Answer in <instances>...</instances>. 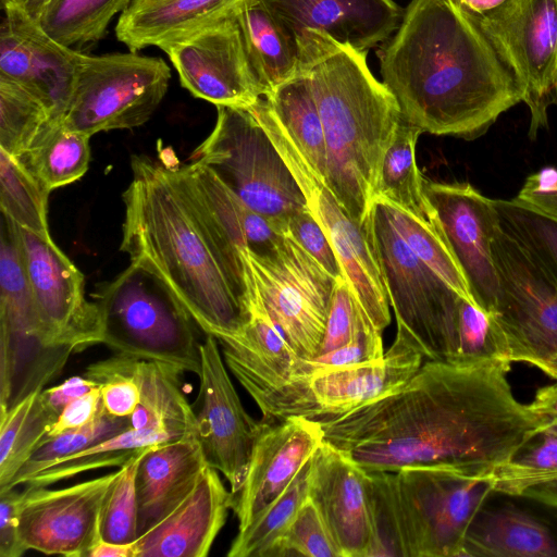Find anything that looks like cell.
<instances>
[{"instance_id":"29","label":"cell","mask_w":557,"mask_h":557,"mask_svg":"<svg viewBox=\"0 0 557 557\" xmlns=\"http://www.w3.org/2000/svg\"><path fill=\"white\" fill-rule=\"evenodd\" d=\"M466 556L557 557V542L545 524L518 508H482L467 532Z\"/></svg>"},{"instance_id":"47","label":"cell","mask_w":557,"mask_h":557,"mask_svg":"<svg viewBox=\"0 0 557 557\" xmlns=\"http://www.w3.org/2000/svg\"><path fill=\"white\" fill-rule=\"evenodd\" d=\"M373 329L377 330L360 305L346 277H337L330 300L319 355L347 345Z\"/></svg>"},{"instance_id":"33","label":"cell","mask_w":557,"mask_h":557,"mask_svg":"<svg viewBox=\"0 0 557 557\" xmlns=\"http://www.w3.org/2000/svg\"><path fill=\"white\" fill-rule=\"evenodd\" d=\"M120 356L123 368L139 385V405L177 435L197 434L195 413L182 388L184 371L159 361Z\"/></svg>"},{"instance_id":"31","label":"cell","mask_w":557,"mask_h":557,"mask_svg":"<svg viewBox=\"0 0 557 557\" xmlns=\"http://www.w3.org/2000/svg\"><path fill=\"white\" fill-rule=\"evenodd\" d=\"M90 136L51 117L14 158L47 193L79 180L88 170Z\"/></svg>"},{"instance_id":"41","label":"cell","mask_w":557,"mask_h":557,"mask_svg":"<svg viewBox=\"0 0 557 557\" xmlns=\"http://www.w3.org/2000/svg\"><path fill=\"white\" fill-rule=\"evenodd\" d=\"M53 117L45 102L23 85L0 76V149L20 156Z\"/></svg>"},{"instance_id":"12","label":"cell","mask_w":557,"mask_h":557,"mask_svg":"<svg viewBox=\"0 0 557 557\" xmlns=\"http://www.w3.org/2000/svg\"><path fill=\"white\" fill-rule=\"evenodd\" d=\"M247 259L256 294L273 323L299 358H315L336 278L286 231L272 253H248Z\"/></svg>"},{"instance_id":"42","label":"cell","mask_w":557,"mask_h":557,"mask_svg":"<svg viewBox=\"0 0 557 557\" xmlns=\"http://www.w3.org/2000/svg\"><path fill=\"white\" fill-rule=\"evenodd\" d=\"M49 193L10 154L0 149L1 213L40 236H50L47 223Z\"/></svg>"},{"instance_id":"38","label":"cell","mask_w":557,"mask_h":557,"mask_svg":"<svg viewBox=\"0 0 557 557\" xmlns=\"http://www.w3.org/2000/svg\"><path fill=\"white\" fill-rule=\"evenodd\" d=\"M132 0H54L39 20L58 42L81 51L98 42L117 13Z\"/></svg>"},{"instance_id":"54","label":"cell","mask_w":557,"mask_h":557,"mask_svg":"<svg viewBox=\"0 0 557 557\" xmlns=\"http://www.w3.org/2000/svg\"><path fill=\"white\" fill-rule=\"evenodd\" d=\"M530 407L537 413L557 421V384L537 389Z\"/></svg>"},{"instance_id":"45","label":"cell","mask_w":557,"mask_h":557,"mask_svg":"<svg viewBox=\"0 0 557 557\" xmlns=\"http://www.w3.org/2000/svg\"><path fill=\"white\" fill-rule=\"evenodd\" d=\"M148 448L119 467L101 511L100 534L104 541L127 544L138 539L135 480L139 461Z\"/></svg>"},{"instance_id":"46","label":"cell","mask_w":557,"mask_h":557,"mask_svg":"<svg viewBox=\"0 0 557 557\" xmlns=\"http://www.w3.org/2000/svg\"><path fill=\"white\" fill-rule=\"evenodd\" d=\"M342 557L321 513L308 498L271 548L268 557Z\"/></svg>"},{"instance_id":"40","label":"cell","mask_w":557,"mask_h":557,"mask_svg":"<svg viewBox=\"0 0 557 557\" xmlns=\"http://www.w3.org/2000/svg\"><path fill=\"white\" fill-rule=\"evenodd\" d=\"M311 459L312 457L301 468L289 486L269 507L248 527L238 531L228 549V557L269 556L271 548L308 498Z\"/></svg>"},{"instance_id":"56","label":"cell","mask_w":557,"mask_h":557,"mask_svg":"<svg viewBox=\"0 0 557 557\" xmlns=\"http://www.w3.org/2000/svg\"><path fill=\"white\" fill-rule=\"evenodd\" d=\"M87 557H136L135 542L122 544L101 539L91 547Z\"/></svg>"},{"instance_id":"4","label":"cell","mask_w":557,"mask_h":557,"mask_svg":"<svg viewBox=\"0 0 557 557\" xmlns=\"http://www.w3.org/2000/svg\"><path fill=\"white\" fill-rule=\"evenodd\" d=\"M297 46L322 120L325 182L363 226L383 158L404 119L399 104L370 71L367 51L315 29L304 30Z\"/></svg>"},{"instance_id":"55","label":"cell","mask_w":557,"mask_h":557,"mask_svg":"<svg viewBox=\"0 0 557 557\" xmlns=\"http://www.w3.org/2000/svg\"><path fill=\"white\" fill-rule=\"evenodd\" d=\"M466 14L472 18L490 15L504 8L511 0H453Z\"/></svg>"},{"instance_id":"7","label":"cell","mask_w":557,"mask_h":557,"mask_svg":"<svg viewBox=\"0 0 557 557\" xmlns=\"http://www.w3.org/2000/svg\"><path fill=\"white\" fill-rule=\"evenodd\" d=\"M94 297L102 344L120 355L199 374L198 324L156 273L132 262Z\"/></svg>"},{"instance_id":"43","label":"cell","mask_w":557,"mask_h":557,"mask_svg":"<svg viewBox=\"0 0 557 557\" xmlns=\"http://www.w3.org/2000/svg\"><path fill=\"white\" fill-rule=\"evenodd\" d=\"M128 428H131L128 417H114L108 413L102 405L95 419L89 423L48 438L32 455L8 488L25 484L29 478L55 460L79 453Z\"/></svg>"},{"instance_id":"37","label":"cell","mask_w":557,"mask_h":557,"mask_svg":"<svg viewBox=\"0 0 557 557\" xmlns=\"http://www.w3.org/2000/svg\"><path fill=\"white\" fill-rule=\"evenodd\" d=\"M37 391L0 414V491L7 490L32 455L45 443L58 416Z\"/></svg>"},{"instance_id":"58","label":"cell","mask_w":557,"mask_h":557,"mask_svg":"<svg viewBox=\"0 0 557 557\" xmlns=\"http://www.w3.org/2000/svg\"><path fill=\"white\" fill-rule=\"evenodd\" d=\"M550 426L557 432V421L552 420L550 421Z\"/></svg>"},{"instance_id":"44","label":"cell","mask_w":557,"mask_h":557,"mask_svg":"<svg viewBox=\"0 0 557 557\" xmlns=\"http://www.w3.org/2000/svg\"><path fill=\"white\" fill-rule=\"evenodd\" d=\"M499 226L518 240L557 282V220L518 201L494 199Z\"/></svg>"},{"instance_id":"16","label":"cell","mask_w":557,"mask_h":557,"mask_svg":"<svg viewBox=\"0 0 557 557\" xmlns=\"http://www.w3.org/2000/svg\"><path fill=\"white\" fill-rule=\"evenodd\" d=\"M219 347L211 334L200 343V384L191 407L206 461L224 475L235 495L245 481L260 421L245 410Z\"/></svg>"},{"instance_id":"5","label":"cell","mask_w":557,"mask_h":557,"mask_svg":"<svg viewBox=\"0 0 557 557\" xmlns=\"http://www.w3.org/2000/svg\"><path fill=\"white\" fill-rule=\"evenodd\" d=\"M367 472L374 527L368 557H461L467 532L494 492L492 476L441 468Z\"/></svg>"},{"instance_id":"25","label":"cell","mask_w":557,"mask_h":557,"mask_svg":"<svg viewBox=\"0 0 557 557\" xmlns=\"http://www.w3.org/2000/svg\"><path fill=\"white\" fill-rule=\"evenodd\" d=\"M232 502L218 470L208 466L188 496L135 541L136 557H206Z\"/></svg>"},{"instance_id":"8","label":"cell","mask_w":557,"mask_h":557,"mask_svg":"<svg viewBox=\"0 0 557 557\" xmlns=\"http://www.w3.org/2000/svg\"><path fill=\"white\" fill-rule=\"evenodd\" d=\"M210 135L195 150L249 208L286 228L307 207L305 196L270 136L248 108L218 106Z\"/></svg>"},{"instance_id":"48","label":"cell","mask_w":557,"mask_h":557,"mask_svg":"<svg viewBox=\"0 0 557 557\" xmlns=\"http://www.w3.org/2000/svg\"><path fill=\"white\" fill-rule=\"evenodd\" d=\"M83 375L100 387L102 405L114 417H129L140 403L139 385L123 368L119 354L88 366Z\"/></svg>"},{"instance_id":"27","label":"cell","mask_w":557,"mask_h":557,"mask_svg":"<svg viewBox=\"0 0 557 557\" xmlns=\"http://www.w3.org/2000/svg\"><path fill=\"white\" fill-rule=\"evenodd\" d=\"M239 0H132L115 34L131 51L160 47L228 12Z\"/></svg>"},{"instance_id":"3","label":"cell","mask_w":557,"mask_h":557,"mask_svg":"<svg viewBox=\"0 0 557 557\" xmlns=\"http://www.w3.org/2000/svg\"><path fill=\"white\" fill-rule=\"evenodd\" d=\"M123 194L121 249L156 273L205 334L237 336L248 322L249 293L191 197L178 166L133 156Z\"/></svg>"},{"instance_id":"14","label":"cell","mask_w":557,"mask_h":557,"mask_svg":"<svg viewBox=\"0 0 557 557\" xmlns=\"http://www.w3.org/2000/svg\"><path fill=\"white\" fill-rule=\"evenodd\" d=\"M473 20L519 83L531 115L528 135L535 139L557 104V0H511Z\"/></svg>"},{"instance_id":"39","label":"cell","mask_w":557,"mask_h":557,"mask_svg":"<svg viewBox=\"0 0 557 557\" xmlns=\"http://www.w3.org/2000/svg\"><path fill=\"white\" fill-rule=\"evenodd\" d=\"M380 199L392 224L410 249L462 298L473 302L468 284L434 211L430 219L420 218L385 199Z\"/></svg>"},{"instance_id":"19","label":"cell","mask_w":557,"mask_h":557,"mask_svg":"<svg viewBox=\"0 0 557 557\" xmlns=\"http://www.w3.org/2000/svg\"><path fill=\"white\" fill-rule=\"evenodd\" d=\"M1 8L0 76L34 92L53 117L63 116L81 51L58 42L17 4L2 2Z\"/></svg>"},{"instance_id":"9","label":"cell","mask_w":557,"mask_h":557,"mask_svg":"<svg viewBox=\"0 0 557 557\" xmlns=\"http://www.w3.org/2000/svg\"><path fill=\"white\" fill-rule=\"evenodd\" d=\"M492 255L498 288L487 314L506 338L510 361L557 380V282L499 223Z\"/></svg>"},{"instance_id":"13","label":"cell","mask_w":557,"mask_h":557,"mask_svg":"<svg viewBox=\"0 0 557 557\" xmlns=\"http://www.w3.org/2000/svg\"><path fill=\"white\" fill-rule=\"evenodd\" d=\"M7 220L25 267L44 343L72 354L102 344L99 310L85 297L81 271L51 236H40Z\"/></svg>"},{"instance_id":"21","label":"cell","mask_w":557,"mask_h":557,"mask_svg":"<svg viewBox=\"0 0 557 557\" xmlns=\"http://www.w3.org/2000/svg\"><path fill=\"white\" fill-rule=\"evenodd\" d=\"M308 495L342 557H368L374 537L368 472L323 440L311 459Z\"/></svg>"},{"instance_id":"52","label":"cell","mask_w":557,"mask_h":557,"mask_svg":"<svg viewBox=\"0 0 557 557\" xmlns=\"http://www.w3.org/2000/svg\"><path fill=\"white\" fill-rule=\"evenodd\" d=\"M101 406V392L100 387L97 385L64 407V409L52 424L47 440L57 436L67 430L81 428L89 423L95 419Z\"/></svg>"},{"instance_id":"6","label":"cell","mask_w":557,"mask_h":557,"mask_svg":"<svg viewBox=\"0 0 557 557\" xmlns=\"http://www.w3.org/2000/svg\"><path fill=\"white\" fill-rule=\"evenodd\" d=\"M363 230L396 317V337L423 361L488 362L463 323L462 297L410 249L377 197L371 201Z\"/></svg>"},{"instance_id":"53","label":"cell","mask_w":557,"mask_h":557,"mask_svg":"<svg viewBox=\"0 0 557 557\" xmlns=\"http://www.w3.org/2000/svg\"><path fill=\"white\" fill-rule=\"evenodd\" d=\"M97 384L84 375H75L66 379L57 386L40 392L44 405L59 417L64 407L75 398L86 394Z\"/></svg>"},{"instance_id":"15","label":"cell","mask_w":557,"mask_h":557,"mask_svg":"<svg viewBox=\"0 0 557 557\" xmlns=\"http://www.w3.org/2000/svg\"><path fill=\"white\" fill-rule=\"evenodd\" d=\"M233 8L159 48L194 97L215 107L249 108L263 97V90L250 65Z\"/></svg>"},{"instance_id":"50","label":"cell","mask_w":557,"mask_h":557,"mask_svg":"<svg viewBox=\"0 0 557 557\" xmlns=\"http://www.w3.org/2000/svg\"><path fill=\"white\" fill-rule=\"evenodd\" d=\"M516 199L557 220V168L545 166L530 174Z\"/></svg>"},{"instance_id":"49","label":"cell","mask_w":557,"mask_h":557,"mask_svg":"<svg viewBox=\"0 0 557 557\" xmlns=\"http://www.w3.org/2000/svg\"><path fill=\"white\" fill-rule=\"evenodd\" d=\"M289 233L332 276H344L337 255L326 234L306 208L287 220Z\"/></svg>"},{"instance_id":"11","label":"cell","mask_w":557,"mask_h":557,"mask_svg":"<svg viewBox=\"0 0 557 557\" xmlns=\"http://www.w3.org/2000/svg\"><path fill=\"white\" fill-rule=\"evenodd\" d=\"M265 129L297 181L307 207L331 242L344 276L374 326L391 322L389 302L363 226L351 220L325 178L315 171L262 97L248 108Z\"/></svg>"},{"instance_id":"1","label":"cell","mask_w":557,"mask_h":557,"mask_svg":"<svg viewBox=\"0 0 557 557\" xmlns=\"http://www.w3.org/2000/svg\"><path fill=\"white\" fill-rule=\"evenodd\" d=\"M509 369L425 360L393 393L317 420L323 440L369 472L433 467L491 478L552 421L518 401Z\"/></svg>"},{"instance_id":"51","label":"cell","mask_w":557,"mask_h":557,"mask_svg":"<svg viewBox=\"0 0 557 557\" xmlns=\"http://www.w3.org/2000/svg\"><path fill=\"white\" fill-rule=\"evenodd\" d=\"M22 492L15 487L0 491V556L20 557L26 549L20 539Z\"/></svg>"},{"instance_id":"24","label":"cell","mask_w":557,"mask_h":557,"mask_svg":"<svg viewBox=\"0 0 557 557\" xmlns=\"http://www.w3.org/2000/svg\"><path fill=\"white\" fill-rule=\"evenodd\" d=\"M262 1L296 44L315 29L367 52L395 33L404 14L394 0Z\"/></svg>"},{"instance_id":"10","label":"cell","mask_w":557,"mask_h":557,"mask_svg":"<svg viewBox=\"0 0 557 557\" xmlns=\"http://www.w3.org/2000/svg\"><path fill=\"white\" fill-rule=\"evenodd\" d=\"M170 78L171 70L160 57L134 51L102 55L81 51L63 121L89 136L140 126L163 100Z\"/></svg>"},{"instance_id":"23","label":"cell","mask_w":557,"mask_h":557,"mask_svg":"<svg viewBox=\"0 0 557 557\" xmlns=\"http://www.w3.org/2000/svg\"><path fill=\"white\" fill-rule=\"evenodd\" d=\"M185 184L237 276L248 281V253L269 256L284 228L249 208L206 165L178 166Z\"/></svg>"},{"instance_id":"34","label":"cell","mask_w":557,"mask_h":557,"mask_svg":"<svg viewBox=\"0 0 557 557\" xmlns=\"http://www.w3.org/2000/svg\"><path fill=\"white\" fill-rule=\"evenodd\" d=\"M178 438L181 436L165 428L144 430L128 428L79 453L55 460L29 478L25 484L27 486H48L86 471L121 467L147 447Z\"/></svg>"},{"instance_id":"32","label":"cell","mask_w":557,"mask_h":557,"mask_svg":"<svg viewBox=\"0 0 557 557\" xmlns=\"http://www.w3.org/2000/svg\"><path fill=\"white\" fill-rule=\"evenodd\" d=\"M494 492L557 508V432L546 426L492 475Z\"/></svg>"},{"instance_id":"28","label":"cell","mask_w":557,"mask_h":557,"mask_svg":"<svg viewBox=\"0 0 557 557\" xmlns=\"http://www.w3.org/2000/svg\"><path fill=\"white\" fill-rule=\"evenodd\" d=\"M1 347L14 357L38 354L44 343L32 292L13 231L2 214L0 246Z\"/></svg>"},{"instance_id":"17","label":"cell","mask_w":557,"mask_h":557,"mask_svg":"<svg viewBox=\"0 0 557 557\" xmlns=\"http://www.w3.org/2000/svg\"><path fill=\"white\" fill-rule=\"evenodd\" d=\"M116 474L117 470L58 490L26 485L20 504V539L24 548L87 557L101 540L102 506Z\"/></svg>"},{"instance_id":"30","label":"cell","mask_w":557,"mask_h":557,"mask_svg":"<svg viewBox=\"0 0 557 557\" xmlns=\"http://www.w3.org/2000/svg\"><path fill=\"white\" fill-rule=\"evenodd\" d=\"M233 12L264 97L298 72V46L262 0H239Z\"/></svg>"},{"instance_id":"57","label":"cell","mask_w":557,"mask_h":557,"mask_svg":"<svg viewBox=\"0 0 557 557\" xmlns=\"http://www.w3.org/2000/svg\"><path fill=\"white\" fill-rule=\"evenodd\" d=\"M54 0H1L2 2H13L22 8L32 18L39 22L47 8Z\"/></svg>"},{"instance_id":"35","label":"cell","mask_w":557,"mask_h":557,"mask_svg":"<svg viewBox=\"0 0 557 557\" xmlns=\"http://www.w3.org/2000/svg\"><path fill=\"white\" fill-rule=\"evenodd\" d=\"M263 98L312 168L325 178L326 151L322 120L300 63L293 77Z\"/></svg>"},{"instance_id":"2","label":"cell","mask_w":557,"mask_h":557,"mask_svg":"<svg viewBox=\"0 0 557 557\" xmlns=\"http://www.w3.org/2000/svg\"><path fill=\"white\" fill-rule=\"evenodd\" d=\"M376 57L403 116L422 133L472 140L522 101L507 63L453 0H411Z\"/></svg>"},{"instance_id":"26","label":"cell","mask_w":557,"mask_h":557,"mask_svg":"<svg viewBox=\"0 0 557 557\" xmlns=\"http://www.w3.org/2000/svg\"><path fill=\"white\" fill-rule=\"evenodd\" d=\"M208 467L197 434L149 447L136 472L138 537L171 513Z\"/></svg>"},{"instance_id":"36","label":"cell","mask_w":557,"mask_h":557,"mask_svg":"<svg viewBox=\"0 0 557 557\" xmlns=\"http://www.w3.org/2000/svg\"><path fill=\"white\" fill-rule=\"evenodd\" d=\"M421 134L405 117L401 120L383 158L373 198L380 197L417 216L430 219L433 209L424 196V177L416 161V145Z\"/></svg>"},{"instance_id":"20","label":"cell","mask_w":557,"mask_h":557,"mask_svg":"<svg viewBox=\"0 0 557 557\" xmlns=\"http://www.w3.org/2000/svg\"><path fill=\"white\" fill-rule=\"evenodd\" d=\"M322 441L323 430L317 419L295 416L260 420L245 481L232 495L238 531L289 486Z\"/></svg>"},{"instance_id":"22","label":"cell","mask_w":557,"mask_h":557,"mask_svg":"<svg viewBox=\"0 0 557 557\" xmlns=\"http://www.w3.org/2000/svg\"><path fill=\"white\" fill-rule=\"evenodd\" d=\"M422 356L395 337L381 359L314 372L298 389L293 417L337 416L380 399L403 386Z\"/></svg>"},{"instance_id":"18","label":"cell","mask_w":557,"mask_h":557,"mask_svg":"<svg viewBox=\"0 0 557 557\" xmlns=\"http://www.w3.org/2000/svg\"><path fill=\"white\" fill-rule=\"evenodd\" d=\"M423 193L465 276L475 306L490 313L498 282L492 243L498 228L494 199L467 182L423 180Z\"/></svg>"}]
</instances>
